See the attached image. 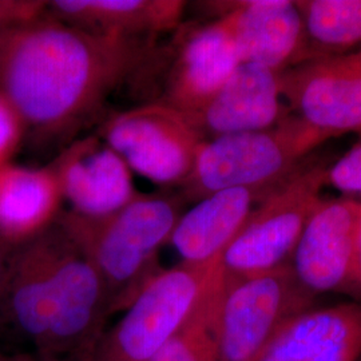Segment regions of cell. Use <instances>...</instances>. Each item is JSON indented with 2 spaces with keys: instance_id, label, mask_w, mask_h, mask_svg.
Here are the masks:
<instances>
[{
  "instance_id": "cell-26",
  "label": "cell",
  "mask_w": 361,
  "mask_h": 361,
  "mask_svg": "<svg viewBox=\"0 0 361 361\" xmlns=\"http://www.w3.org/2000/svg\"><path fill=\"white\" fill-rule=\"evenodd\" d=\"M46 361H95V359H94V348L80 352V353H75V355L56 357V359Z\"/></svg>"
},
{
  "instance_id": "cell-12",
  "label": "cell",
  "mask_w": 361,
  "mask_h": 361,
  "mask_svg": "<svg viewBox=\"0 0 361 361\" xmlns=\"http://www.w3.org/2000/svg\"><path fill=\"white\" fill-rule=\"evenodd\" d=\"M231 27L243 63L276 73L310 59L302 19L292 0H241L209 3Z\"/></svg>"
},
{
  "instance_id": "cell-5",
  "label": "cell",
  "mask_w": 361,
  "mask_h": 361,
  "mask_svg": "<svg viewBox=\"0 0 361 361\" xmlns=\"http://www.w3.org/2000/svg\"><path fill=\"white\" fill-rule=\"evenodd\" d=\"M224 273L221 257L159 269L116 326L94 347L95 361H150L209 296Z\"/></svg>"
},
{
  "instance_id": "cell-24",
  "label": "cell",
  "mask_w": 361,
  "mask_h": 361,
  "mask_svg": "<svg viewBox=\"0 0 361 361\" xmlns=\"http://www.w3.org/2000/svg\"><path fill=\"white\" fill-rule=\"evenodd\" d=\"M350 290L361 292V201L359 214L355 229V243H353V267H352V281Z\"/></svg>"
},
{
  "instance_id": "cell-13",
  "label": "cell",
  "mask_w": 361,
  "mask_h": 361,
  "mask_svg": "<svg viewBox=\"0 0 361 361\" xmlns=\"http://www.w3.org/2000/svg\"><path fill=\"white\" fill-rule=\"evenodd\" d=\"M50 166L62 197L80 216H107L138 195L126 162L97 135L71 143Z\"/></svg>"
},
{
  "instance_id": "cell-17",
  "label": "cell",
  "mask_w": 361,
  "mask_h": 361,
  "mask_svg": "<svg viewBox=\"0 0 361 361\" xmlns=\"http://www.w3.org/2000/svg\"><path fill=\"white\" fill-rule=\"evenodd\" d=\"M271 192L225 189L209 194L180 214L169 243L186 264H205L221 257L252 210Z\"/></svg>"
},
{
  "instance_id": "cell-7",
  "label": "cell",
  "mask_w": 361,
  "mask_h": 361,
  "mask_svg": "<svg viewBox=\"0 0 361 361\" xmlns=\"http://www.w3.org/2000/svg\"><path fill=\"white\" fill-rule=\"evenodd\" d=\"M328 166L302 165L258 202L221 256L225 274L252 276L290 264L300 235L322 201Z\"/></svg>"
},
{
  "instance_id": "cell-4",
  "label": "cell",
  "mask_w": 361,
  "mask_h": 361,
  "mask_svg": "<svg viewBox=\"0 0 361 361\" xmlns=\"http://www.w3.org/2000/svg\"><path fill=\"white\" fill-rule=\"evenodd\" d=\"M329 138L289 114L271 129L204 141L182 183L186 197L201 200L225 189L271 192L305 165Z\"/></svg>"
},
{
  "instance_id": "cell-2",
  "label": "cell",
  "mask_w": 361,
  "mask_h": 361,
  "mask_svg": "<svg viewBox=\"0 0 361 361\" xmlns=\"http://www.w3.org/2000/svg\"><path fill=\"white\" fill-rule=\"evenodd\" d=\"M109 314L99 271L58 221L13 249L0 322L43 361L94 348Z\"/></svg>"
},
{
  "instance_id": "cell-9",
  "label": "cell",
  "mask_w": 361,
  "mask_h": 361,
  "mask_svg": "<svg viewBox=\"0 0 361 361\" xmlns=\"http://www.w3.org/2000/svg\"><path fill=\"white\" fill-rule=\"evenodd\" d=\"M290 114L329 140L361 131V49L312 58L280 74Z\"/></svg>"
},
{
  "instance_id": "cell-27",
  "label": "cell",
  "mask_w": 361,
  "mask_h": 361,
  "mask_svg": "<svg viewBox=\"0 0 361 361\" xmlns=\"http://www.w3.org/2000/svg\"><path fill=\"white\" fill-rule=\"evenodd\" d=\"M0 361H37L30 353H13V355H4L0 353Z\"/></svg>"
},
{
  "instance_id": "cell-19",
  "label": "cell",
  "mask_w": 361,
  "mask_h": 361,
  "mask_svg": "<svg viewBox=\"0 0 361 361\" xmlns=\"http://www.w3.org/2000/svg\"><path fill=\"white\" fill-rule=\"evenodd\" d=\"M310 59L361 49V0H298Z\"/></svg>"
},
{
  "instance_id": "cell-25",
  "label": "cell",
  "mask_w": 361,
  "mask_h": 361,
  "mask_svg": "<svg viewBox=\"0 0 361 361\" xmlns=\"http://www.w3.org/2000/svg\"><path fill=\"white\" fill-rule=\"evenodd\" d=\"M15 247L8 245L1 237H0V307L6 290L7 277H8V269H10V259Z\"/></svg>"
},
{
  "instance_id": "cell-1",
  "label": "cell",
  "mask_w": 361,
  "mask_h": 361,
  "mask_svg": "<svg viewBox=\"0 0 361 361\" xmlns=\"http://www.w3.org/2000/svg\"><path fill=\"white\" fill-rule=\"evenodd\" d=\"M150 39L91 34L44 13L0 31V94L35 140L61 138L149 68Z\"/></svg>"
},
{
  "instance_id": "cell-8",
  "label": "cell",
  "mask_w": 361,
  "mask_h": 361,
  "mask_svg": "<svg viewBox=\"0 0 361 361\" xmlns=\"http://www.w3.org/2000/svg\"><path fill=\"white\" fill-rule=\"evenodd\" d=\"M99 137L130 170L159 185L188 180L205 141L188 116L162 101L111 116Z\"/></svg>"
},
{
  "instance_id": "cell-11",
  "label": "cell",
  "mask_w": 361,
  "mask_h": 361,
  "mask_svg": "<svg viewBox=\"0 0 361 361\" xmlns=\"http://www.w3.org/2000/svg\"><path fill=\"white\" fill-rule=\"evenodd\" d=\"M359 207L360 201L347 197L322 198L310 214L289 265L313 296L350 290Z\"/></svg>"
},
{
  "instance_id": "cell-20",
  "label": "cell",
  "mask_w": 361,
  "mask_h": 361,
  "mask_svg": "<svg viewBox=\"0 0 361 361\" xmlns=\"http://www.w3.org/2000/svg\"><path fill=\"white\" fill-rule=\"evenodd\" d=\"M224 273L201 307L150 361H219L216 313Z\"/></svg>"
},
{
  "instance_id": "cell-21",
  "label": "cell",
  "mask_w": 361,
  "mask_h": 361,
  "mask_svg": "<svg viewBox=\"0 0 361 361\" xmlns=\"http://www.w3.org/2000/svg\"><path fill=\"white\" fill-rule=\"evenodd\" d=\"M326 185L343 197L361 201V141L328 166Z\"/></svg>"
},
{
  "instance_id": "cell-6",
  "label": "cell",
  "mask_w": 361,
  "mask_h": 361,
  "mask_svg": "<svg viewBox=\"0 0 361 361\" xmlns=\"http://www.w3.org/2000/svg\"><path fill=\"white\" fill-rule=\"evenodd\" d=\"M313 297L290 265L241 277L224 271L216 313L219 361H258L286 324L310 310Z\"/></svg>"
},
{
  "instance_id": "cell-15",
  "label": "cell",
  "mask_w": 361,
  "mask_h": 361,
  "mask_svg": "<svg viewBox=\"0 0 361 361\" xmlns=\"http://www.w3.org/2000/svg\"><path fill=\"white\" fill-rule=\"evenodd\" d=\"M360 355L361 302H348L301 313L258 361H356Z\"/></svg>"
},
{
  "instance_id": "cell-3",
  "label": "cell",
  "mask_w": 361,
  "mask_h": 361,
  "mask_svg": "<svg viewBox=\"0 0 361 361\" xmlns=\"http://www.w3.org/2000/svg\"><path fill=\"white\" fill-rule=\"evenodd\" d=\"M180 217V202L168 194H138L102 217L71 210L56 221L90 258L104 280L109 313L126 310L159 268L155 259Z\"/></svg>"
},
{
  "instance_id": "cell-22",
  "label": "cell",
  "mask_w": 361,
  "mask_h": 361,
  "mask_svg": "<svg viewBox=\"0 0 361 361\" xmlns=\"http://www.w3.org/2000/svg\"><path fill=\"white\" fill-rule=\"evenodd\" d=\"M25 133L26 130L20 116L0 94V168L10 164Z\"/></svg>"
},
{
  "instance_id": "cell-18",
  "label": "cell",
  "mask_w": 361,
  "mask_h": 361,
  "mask_svg": "<svg viewBox=\"0 0 361 361\" xmlns=\"http://www.w3.org/2000/svg\"><path fill=\"white\" fill-rule=\"evenodd\" d=\"M63 197L51 166L0 168V237L13 247L49 229L62 213Z\"/></svg>"
},
{
  "instance_id": "cell-28",
  "label": "cell",
  "mask_w": 361,
  "mask_h": 361,
  "mask_svg": "<svg viewBox=\"0 0 361 361\" xmlns=\"http://www.w3.org/2000/svg\"><path fill=\"white\" fill-rule=\"evenodd\" d=\"M0 353H1V352H0Z\"/></svg>"
},
{
  "instance_id": "cell-16",
  "label": "cell",
  "mask_w": 361,
  "mask_h": 361,
  "mask_svg": "<svg viewBox=\"0 0 361 361\" xmlns=\"http://www.w3.org/2000/svg\"><path fill=\"white\" fill-rule=\"evenodd\" d=\"M186 8L180 0H54L52 18L91 34L150 39L180 27Z\"/></svg>"
},
{
  "instance_id": "cell-23",
  "label": "cell",
  "mask_w": 361,
  "mask_h": 361,
  "mask_svg": "<svg viewBox=\"0 0 361 361\" xmlns=\"http://www.w3.org/2000/svg\"><path fill=\"white\" fill-rule=\"evenodd\" d=\"M47 4L40 0H0V31L37 19L47 11Z\"/></svg>"
},
{
  "instance_id": "cell-14",
  "label": "cell",
  "mask_w": 361,
  "mask_h": 361,
  "mask_svg": "<svg viewBox=\"0 0 361 361\" xmlns=\"http://www.w3.org/2000/svg\"><path fill=\"white\" fill-rule=\"evenodd\" d=\"M290 114L280 73L241 63L221 90L192 116H186L205 141L231 134L271 129Z\"/></svg>"
},
{
  "instance_id": "cell-10",
  "label": "cell",
  "mask_w": 361,
  "mask_h": 361,
  "mask_svg": "<svg viewBox=\"0 0 361 361\" xmlns=\"http://www.w3.org/2000/svg\"><path fill=\"white\" fill-rule=\"evenodd\" d=\"M173 54L162 102L185 116L204 107L243 63L231 27L221 16L183 31Z\"/></svg>"
}]
</instances>
